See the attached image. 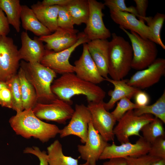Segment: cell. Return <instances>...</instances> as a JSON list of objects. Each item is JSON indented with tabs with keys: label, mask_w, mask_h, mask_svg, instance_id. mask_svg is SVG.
Masks as SVG:
<instances>
[{
	"label": "cell",
	"mask_w": 165,
	"mask_h": 165,
	"mask_svg": "<svg viewBox=\"0 0 165 165\" xmlns=\"http://www.w3.org/2000/svg\"><path fill=\"white\" fill-rule=\"evenodd\" d=\"M53 93L58 98L72 105L75 95L85 96L88 102L103 101L105 91L97 84L84 80L74 73L65 74L54 80L51 86Z\"/></svg>",
	"instance_id": "cell-1"
},
{
	"label": "cell",
	"mask_w": 165,
	"mask_h": 165,
	"mask_svg": "<svg viewBox=\"0 0 165 165\" xmlns=\"http://www.w3.org/2000/svg\"><path fill=\"white\" fill-rule=\"evenodd\" d=\"M9 123L16 134L27 139L31 137L44 143L59 134L56 125L43 122L37 118L32 109L24 110L10 118Z\"/></svg>",
	"instance_id": "cell-2"
},
{
	"label": "cell",
	"mask_w": 165,
	"mask_h": 165,
	"mask_svg": "<svg viewBox=\"0 0 165 165\" xmlns=\"http://www.w3.org/2000/svg\"><path fill=\"white\" fill-rule=\"evenodd\" d=\"M108 48V74L114 80L123 79L131 68L133 52L131 45L123 37L113 33Z\"/></svg>",
	"instance_id": "cell-3"
},
{
	"label": "cell",
	"mask_w": 165,
	"mask_h": 165,
	"mask_svg": "<svg viewBox=\"0 0 165 165\" xmlns=\"http://www.w3.org/2000/svg\"><path fill=\"white\" fill-rule=\"evenodd\" d=\"M20 66L26 77L34 87L40 103H48L57 97L51 90V86L57 74L40 63H29L22 61Z\"/></svg>",
	"instance_id": "cell-4"
},
{
	"label": "cell",
	"mask_w": 165,
	"mask_h": 165,
	"mask_svg": "<svg viewBox=\"0 0 165 165\" xmlns=\"http://www.w3.org/2000/svg\"><path fill=\"white\" fill-rule=\"evenodd\" d=\"M119 27L128 36L131 42L133 52L131 68L139 71L147 68L157 58L158 50L156 43L134 32H130Z\"/></svg>",
	"instance_id": "cell-5"
},
{
	"label": "cell",
	"mask_w": 165,
	"mask_h": 165,
	"mask_svg": "<svg viewBox=\"0 0 165 165\" xmlns=\"http://www.w3.org/2000/svg\"><path fill=\"white\" fill-rule=\"evenodd\" d=\"M78 39L76 43L70 47L63 50L55 52L46 50L45 53L40 63L53 71L56 74L61 75L74 73L75 68L71 64L69 59L72 53L77 47L90 41L83 32L78 34Z\"/></svg>",
	"instance_id": "cell-6"
},
{
	"label": "cell",
	"mask_w": 165,
	"mask_h": 165,
	"mask_svg": "<svg viewBox=\"0 0 165 165\" xmlns=\"http://www.w3.org/2000/svg\"><path fill=\"white\" fill-rule=\"evenodd\" d=\"M21 60L11 38L0 35V81L6 82L16 75Z\"/></svg>",
	"instance_id": "cell-7"
},
{
	"label": "cell",
	"mask_w": 165,
	"mask_h": 165,
	"mask_svg": "<svg viewBox=\"0 0 165 165\" xmlns=\"http://www.w3.org/2000/svg\"><path fill=\"white\" fill-rule=\"evenodd\" d=\"M154 118L151 114L137 116L133 110H129L118 121L117 124L114 127V135L121 144L130 142L129 138L132 136H141L140 132L143 127Z\"/></svg>",
	"instance_id": "cell-8"
},
{
	"label": "cell",
	"mask_w": 165,
	"mask_h": 165,
	"mask_svg": "<svg viewBox=\"0 0 165 165\" xmlns=\"http://www.w3.org/2000/svg\"><path fill=\"white\" fill-rule=\"evenodd\" d=\"M32 110L41 120L53 121L63 124L70 119L74 111L71 105L57 97L48 103L37 102Z\"/></svg>",
	"instance_id": "cell-9"
},
{
	"label": "cell",
	"mask_w": 165,
	"mask_h": 165,
	"mask_svg": "<svg viewBox=\"0 0 165 165\" xmlns=\"http://www.w3.org/2000/svg\"><path fill=\"white\" fill-rule=\"evenodd\" d=\"M103 101L89 102L87 107L91 115L94 128L107 142L113 141L114 126L117 121L113 115L105 108Z\"/></svg>",
	"instance_id": "cell-10"
},
{
	"label": "cell",
	"mask_w": 165,
	"mask_h": 165,
	"mask_svg": "<svg viewBox=\"0 0 165 165\" xmlns=\"http://www.w3.org/2000/svg\"><path fill=\"white\" fill-rule=\"evenodd\" d=\"M89 14L83 32L89 40L107 39L111 36L110 30L105 26L103 20L105 9L104 3L96 0H88Z\"/></svg>",
	"instance_id": "cell-11"
},
{
	"label": "cell",
	"mask_w": 165,
	"mask_h": 165,
	"mask_svg": "<svg viewBox=\"0 0 165 165\" xmlns=\"http://www.w3.org/2000/svg\"><path fill=\"white\" fill-rule=\"evenodd\" d=\"M91 119V115L87 106L83 104H76L69 123L60 130V137L75 135L80 138L82 143L85 144L87 140L88 125Z\"/></svg>",
	"instance_id": "cell-12"
},
{
	"label": "cell",
	"mask_w": 165,
	"mask_h": 165,
	"mask_svg": "<svg viewBox=\"0 0 165 165\" xmlns=\"http://www.w3.org/2000/svg\"><path fill=\"white\" fill-rule=\"evenodd\" d=\"M150 145L151 144L146 141L141 136L134 144L130 141L117 145L113 142L112 145L105 148L99 160L139 157L148 154Z\"/></svg>",
	"instance_id": "cell-13"
},
{
	"label": "cell",
	"mask_w": 165,
	"mask_h": 165,
	"mask_svg": "<svg viewBox=\"0 0 165 165\" xmlns=\"http://www.w3.org/2000/svg\"><path fill=\"white\" fill-rule=\"evenodd\" d=\"M94 128L91 121L89 124L87 140L84 145H79L80 157L86 161L80 165H97V162L105 148L110 144Z\"/></svg>",
	"instance_id": "cell-14"
},
{
	"label": "cell",
	"mask_w": 165,
	"mask_h": 165,
	"mask_svg": "<svg viewBox=\"0 0 165 165\" xmlns=\"http://www.w3.org/2000/svg\"><path fill=\"white\" fill-rule=\"evenodd\" d=\"M165 73V59L156 58L147 68L135 73L127 80V83L140 89L146 88L157 83Z\"/></svg>",
	"instance_id": "cell-15"
},
{
	"label": "cell",
	"mask_w": 165,
	"mask_h": 165,
	"mask_svg": "<svg viewBox=\"0 0 165 165\" xmlns=\"http://www.w3.org/2000/svg\"><path fill=\"white\" fill-rule=\"evenodd\" d=\"M79 31L75 29H68L58 27L53 33L39 37L38 39L46 43V50L59 52L72 46L78 39Z\"/></svg>",
	"instance_id": "cell-16"
},
{
	"label": "cell",
	"mask_w": 165,
	"mask_h": 165,
	"mask_svg": "<svg viewBox=\"0 0 165 165\" xmlns=\"http://www.w3.org/2000/svg\"><path fill=\"white\" fill-rule=\"evenodd\" d=\"M74 64V73L81 79L96 84L105 80L90 54L86 43L83 44L82 54Z\"/></svg>",
	"instance_id": "cell-17"
},
{
	"label": "cell",
	"mask_w": 165,
	"mask_h": 165,
	"mask_svg": "<svg viewBox=\"0 0 165 165\" xmlns=\"http://www.w3.org/2000/svg\"><path fill=\"white\" fill-rule=\"evenodd\" d=\"M110 16L113 21L126 30H130L142 38L149 39L155 43L151 30L144 21L138 20L132 14L119 11L110 10Z\"/></svg>",
	"instance_id": "cell-18"
},
{
	"label": "cell",
	"mask_w": 165,
	"mask_h": 165,
	"mask_svg": "<svg viewBox=\"0 0 165 165\" xmlns=\"http://www.w3.org/2000/svg\"><path fill=\"white\" fill-rule=\"evenodd\" d=\"M20 38L22 45L19 52L21 59L28 62L40 63L46 51L43 42L36 37L31 39L27 31L21 32Z\"/></svg>",
	"instance_id": "cell-19"
},
{
	"label": "cell",
	"mask_w": 165,
	"mask_h": 165,
	"mask_svg": "<svg viewBox=\"0 0 165 165\" xmlns=\"http://www.w3.org/2000/svg\"><path fill=\"white\" fill-rule=\"evenodd\" d=\"M109 41L107 39H97L86 43L89 53L101 76L108 78V57Z\"/></svg>",
	"instance_id": "cell-20"
},
{
	"label": "cell",
	"mask_w": 165,
	"mask_h": 165,
	"mask_svg": "<svg viewBox=\"0 0 165 165\" xmlns=\"http://www.w3.org/2000/svg\"><path fill=\"white\" fill-rule=\"evenodd\" d=\"M114 86L113 90L108 92L111 98L107 103L104 102L105 109L108 111L112 109L115 103L122 98L126 97L130 99L141 89L128 85L127 80H114L108 78L105 79Z\"/></svg>",
	"instance_id": "cell-21"
},
{
	"label": "cell",
	"mask_w": 165,
	"mask_h": 165,
	"mask_svg": "<svg viewBox=\"0 0 165 165\" xmlns=\"http://www.w3.org/2000/svg\"><path fill=\"white\" fill-rule=\"evenodd\" d=\"M59 6H46L38 2L33 4L31 9L39 21L51 33L54 32L58 28L57 18Z\"/></svg>",
	"instance_id": "cell-22"
},
{
	"label": "cell",
	"mask_w": 165,
	"mask_h": 165,
	"mask_svg": "<svg viewBox=\"0 0 165 165\" xmlns=\"http://www.w3.org/2000/svg\"><path fill=\"white\" fill-rule=\"evenodd\" d=\"M20 19L23 28L39 37L52 33L38 20L33 11L27 5H22Z\"/></svg>",
	"instance_id": "cell-23"
},
{
	"label": "cell",
	"mask_w": 165,
	"mask_h": 165,
	"mask_svg": "<svg viewBox=\"0 0 165 165\" xmlns=\"http://www.w3.org/2000/svg\"><path fill=\"white\" fill-rule=\"evenodd\" d=\"M17 74L20 82L24 110L32 109L38 101L35 90L27 79L24 71L21 67Z\"/></svg>",
	"instance_id": "cell-24"
},
{
	"label": "cell",
	"mask_w": 165,
	"mask_h": 165,
	"mask_svg": "<svg viewBox=\"0 0 165 165\" xmlns=\"http://www.w3.org/2000/svg\"><path fill=\"white\" fill-rule=\"evenodd\" d=\"M47 150L49 165H79L78 159L64 155L62 145L58 140L48 146Z\"/></svg>",
	"instance_id": "cell-25"
},
{
	"label": "cell",
	"mask_w": 165,
	"mask_h": 165,
	"mask_svg": "<svg viewBox=\"0 0 165 165\" xmlns=\"http://www.w3.org/2000/svg\"><path fill=\"white\" fill-rule=\"evenodd\" d=\"M0 8L6 14L9 24L16 31L20 30V19L22 9L19 0H0Z\"/></svg>",
	"instance_id": "cell-26"
},
{
	"label": "cell",
	"mask_w": 165,
	"mask_h": 165,
	"mask_svg": "<svg viewBox=\"0 0 165 165\" xmlns=\"http://www.w3.org/2000/svg\"><path fill=\"white\" fill-rule=\"evenodd\" d=\"M66 6L74 25L86 24L89 14L88 0H71Z\"/></svg>",
	"instance_id": "cell-27"
},
{
	"label": "cell",
	"mask_w": 165,
	"mask_h": 165,
	"mask_svg": "<svg viewBox=\"0 0 165 165\" xmlns=\"http://www.w3.org/2000/svg\"><path fill=\"white\" fill-rule=\"evenodd\" d=\"M134 114L141 116L145 114L154 115L165 123V91L154 104L150 105L140 106L134 110Z\"/></svg>",
	"instance_id": "cell-28"
},
{
	"label": "cell",
	"mask_w": 165,
	"mask_h": 165,
	"mask_svg": "<svg viewBox=\"0 0 165 165\" xmlns=\"http://www.w3.org/2000/svg\"><path fill=\"white\" fill-rule=\"evenodd\" d=\"M163 123L160 119L154 117L153 120L145 124L141 129L142 137L146 141L151 144L157 138L165 136Z\"/></svg>",
	"instance_id": "cell-29"
},
{
	"label": "cell",
	"mask_w": 165,
	"mask_h": 165,
	"mask_svg": "<svg viewBox=\"0 0 165 165\" xmlns=\"http://www.w3.org/2000/svg\"><path fill=\"white\" fill-rule=\"evenodd\" d=\"M10 90L12 98V108L16 113L24 110L19 79L17 74L6 82Z\"/></svg>",
	"instance_id": "cell-30"
},
{
	"label": "cell",
	"mask_w": 165,
	"mask_h": 165,
	"mask_svg": "<svg viewBox=\"0 0 165 165\" xmlns=\"http://www.w3.org/2000/svg\"><path fill=\"white\" fill-rule=\"evenodd\" d=\"M165 19V15L157 13L154 17H151L147 23L149 27L155 43L160 46L164 50L165 46L162 41L160 37V31Z\"/></svg>",
	"instance_id": "cell-31"
},
{
	"label": "cell",
	"mask_w": 165,
	"mask_h": 165,
	"mask_svg": "<svg viewBox=\"0 0 165 165\" xmlns=\"http://www.w3.org/2000/svg\"><path fill=\"white\" fill-rule=\"evenodd\" d=\"M139 106L132 102L130 99L126 97L121 99L118 102L114 110L111 112L117 121L120 119L127 111L138 108Z\"/></svg>",
	"instance_id": "cell-32"
},
{
	"label": "cell",
	"mask_w": 165,
	"mask_h": 165,
	"mask_svg": "<svg viewBox=\"0 0 165 165\" xmlns=\"http://www.w3.org/2000/svg\"><path fill=\"white\" fill-rule=\"evenodd\" d=\"M125 2L124 0H105L104 4L105 6H107L109 9V10H116L128 12L133 14L138 17L139 20H142L138 15L135 7L133 6L127 7Z\"/></svg>",
	"instance_id": "cell-33"
},
{
	"label": "cell",
	"mask_w": 165,
	"mask_h": 165,
	"mask_svg": "<svg viewBox=\"0 0 165 165\" xmlns=\"http://www.w3.org/2000/svg\"><path fill=\"white\" fill-rule=\"evenodd\" d=\"M57 24L58 27L61 28L68 29H74V24L66 6H60Z\"/></svg>",
	"instance_id": "cell-34"
},
{
	"label": "cell",
	"mask_w": 165,
	"mask_h": 165,
	"mask_svg": "<svg viewBox=\"0 0 165 165\" xmlns=\"http://www.w3.org/2000/svg\"><path fill=\"white\" fill-rule=\"evenodd\" d=\"M148 154L160 159H165V136L157 138L151 144Z\"/></svg>",
	"instance_id": "cell-35"
},
{
	"label": "cell",
	"mask_w": 165,
	"mask_h": 165,
	"mask_svg": "<svg viewBox=\"0 0 165 165\" xmlns=\"http://www.w3.org/2000/svg\"><path fill=\"white\" fill-rule=\"evenodd\" d=\"M0 105L9 108H12L11 94L6 82L0 81Z\"/></svg>",
	"instance_id": "cell-36"
},
{
	"label": "cell",
	"mask_w": 165,
	"mask_h": 165,
	"mask_svg": "<svg viewBox=\"0 0 165 165\" xmlns=\"http://www.w3.org/2000/svg\"><path fill=\"white\" fill-rule=\"evenodd\" d=\"M126 165H150L160 160L148 154L138 157H127L124 158Z\"/></svg>",
	"instance_id": "cell-37"
},
{
	"label": "cell",
	"mask_w": 165,
	"mask_h": 165,
	"mask_svg": "<svg viewBox=\"0 0 165 165\" xmlns=\"http://www.w3.org/2000/svg\"><path fill=\"white\" fill-rule=\"evenodd\" d=\"M23 152L25 153L32 154L36 156L39 160L40 165H49L48 156L46 152L41 151L38 147H28L25 149Z\"/></svg>",
	"instance_id": "cell-38"
},
{
	"label": "cell",
	"mask_w": 165,
	"mask_h": 165,
	"mask_svg": "<svg viewBox=\"0 0 165 165\" xmlns=\"http://www.w3.org/2000/svg\"><path fill=\"white\" fill-rule=\"evenodd\" d=\"M134 1L136 5V9L141 20L147 23L151 17L146 16L148 1L147 0H134Z\"/></svg>",
	"instance_id": "cell-39"
},
{
	"label": "cell",
	"mask_w": 165,
	"mask_h": 165,
	"mask_svg": "<svg viewBox=\"0 0 165 165\" xmlns=\"http://www.w3.org/2000/svg\"><path fill=\"white\" fill-rule=\"evenodd\" d=\"M134 97L135 104L139 107L148 105L150 101L148 95L145 91L141 90L137 92Z\"/></svg>",
	"instance_id": "cell-40"
},
{
	"label": "cell",
	"mask_w": 165,
	"mask_h": 165,
	"mask_svg": "<svg viewBox=\"0 0 165 165\" xmlns=\"http://www.w3.org/2000/svg\"><path fill=\"white\" fill-rule=\"evenodd\" d=\"M10 31L9 24L7 18L0 8V35L7 36Z\"/></svg>",
	"instance_id": "cell-41"
},
{
	"label": "cell",
	"mask_w": 165,
	"mask_h": 165,
	"mask_svg": "<svg viewBox=\"0 0 165 165\" xmlns=\"http://www.w3.org/2000/svg\"><path fill=\"white\" fill-rule=\"evenodd\" d=\"M71 0H43L41 3L46 6H66Z\"/></svg>",
	"instance_id": "cell-42"
},
{
	"label": "cell",
	"mask_w": 165,
	"mask_h": 165,
	"mask_svg": "<svg viewBox=\"0 0 165 165\" xmlns=\"http://www.w3.org/2000/svg\"><path fill=\"white\" fill-rule=\"evenodd\" d=\"M104 162L102 165H126V160L124 158H112Z\"/></svg>",
	"instance_id": "cell-43"
},
{
	"label": "cell",
	"mask_w": 165,
	"mask_h": 165,
	"mask_svg": "<svg viewBox=\"0 0 165 165\" xmlns=\"http://www.w3.org/2000/svg\"><path fill=\"white\" fill-rule=\"evenodd\" d=\"M150 165H165V159L160 160Z\"/></svg>",
	"instance_id": "cell-44"
}]
</instances>
